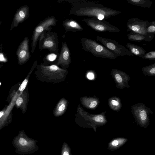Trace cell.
Listing matches in <instances>:
<instances>
[{"instance_id": "6da1fadb", "label": "cell", "mask_w": 155, "mask_h": 155, "mask_svg": "<svg viewBox=\"0 0 155 155\" xmlns=\"http://www.w3.org/2000/svg\"><path fill=\"white\" fill-rule=\"evenodd\" d=\"M78 16L91 17L102 20L116 16L121 12L104 6L102 4L95 2H85L84 6L76 11Z\"/></svg>"}, {"instance_id": "7a4b0ae2", "label": "cell", "mask_w": 155, "mask_h": 155, "mask_svg": "<svg viewBox=\"0 0 155 155\" xmlns=\"http://www.w3.org/2000/svg\"><path fill=\"white\" fill-rule=\"evenodd\" d=\"M37 142V140L28 137L24 131L21 130L14 137L12 144L15 148V153L21 155H26L38 150Z\"/></svg>"}, {"instance_id": "3957f363", "label": "cell", "mask_w": 155, "mask_h": 155, "mask_svg": "<svg viewBox=\"0 0 155 155\" xmlns=\"http://www.w3.org/2000/svg\"><path fill=\"white\" fill-rule=\"evenodd\" d=\"M82 48L98 58L114 59L115 55L105 46L90 38H82L81 39Z\"/></svg>"}, {"instance_id": "277c9868", "label": "cell", "mask_w": 155, "mask_h": 155, "mask_svg": "<svg viewBox=\"0 0 155 155\" xmlns=\"http://www.w3.org/2000/svg\"><path fill=\"white\" fill-rule=\"evenodd\" d=\"M96 40L108 50L113 52L117 57L125 55H134L123 45L116 41L100 36L96 37Z\"/></svg>"}, {"instance_id": "5b68a950", "label": "cell", "mask_w": 155, "mask_h": 155, "mask_svg": "<svg viewBox=\"0 0 155 155\" xmlns=\"http://www.w3.org/2000/svg\"><path fill=\"white\" fill-rule=\"evenodd\" d=\"M56 22L57 20L55 18L52 16L46 18L38 24L35 29L32 38V53L34 51L40 35L43 33L51 29V27L55 26Z\"/></svg>"}, {"instance_id": "8992f818", "label": "cell", "mask_w": 155, "mask_h": 155, "mask_svg": "<svg viewBox=\"0 0 155 155\" xmlns=\"http://www.w3.org/2000/svg\"><path fill=\"white\" fill-rule=\"evenodd\" d=\"M83 20L87 25L97 32L116 33L120 31L117 27L104 20H99L95 18H87Z\"/></svg>"}, {"instance_id": "52a82bcc", "label": "cell", "mask_w": 155, "mask_h": 155, "mask_svg": "<svg viewBox=\"0 0 155 155\" xmlns=\"http://www.w3.org/2000/svg\"><path fill=\"white\" fill-rule=\"evenodd\" d=\"M38 39L41 51L43 49H46L51 52H58V41L56 34L50 35L44 32L40 35Z\"/></svg>"}, {"instance_id": "ba28073f", "label": "cell", "mask_w": 155, "mask_h": 155, "mask_svg": "<svg viewBox=\"0 0 155 155\" xmlns=\"http://www.w3.org/2000/svg\"><path fill=\"white\" fill-rule=\"evenodd\" d=\"M149 22V21L147 20H143L137 18L129 19L126 24L127 31L145 36L151 35L147 34L146 31V28Z\"/></svg>"}, {"instance_id": "9c48e42d", "label": "cell", "mask_w": 155, "mask_h": 155, "mask_svg": "<svg viewBox=\"0 0 155 155\" xmlns=\"http://www.w3.org/2000/svg\"><path fill=\"white\" fill-rule=\"evenodd\" d=\"M41 72L49 79H61L64 77L66 72L56 65L46 66L43 64L39 65Z\"/></svg>"}, {"instance_id": "30bf717a", "label": "cell", "mask_w": 155, "mask_h": 155, "mask_svg": "<svg viewBox=\"0 0 155 155\" xmlns=\"http://www.w3.org/2000/svg\"><path fill=\"white\" fill-rule=\"evenodd\" d=\"M71 61L69 49L65 42L62 43L60 53L56 64L67 66L69 65Z\"/></svg>"}, {"instance_id": "8fae6325", "label": "cell", "mask_w": 155, "mask_h": 155, "mask_svg": "<svg viewBox=\"0 0 155 155\" xmlns=\"http://www.w3.org/2000/svg\"><path fill=\"white\" fill-rule=\"evenodd\" d=\"M19 61L23 63L28 60L30 57L28 48V39L26 37L22 42L17 52Z\"/></svg>"}, {"instance_id": "7c38bea8", "label": "cell", "mask_w": 155, "mask_h": 155, "mask_svg": "<svg viewBox=\"0 0 155 155\" xmlns=\"http://www.w3.org/2000/svg\"><path fill=\"white\" fill-rule=\"evenodd\" d=\"M127 36L128 40L135 42L150 41L153 40L154 37V35L145 36L132 32H130Z\"/></svg>"}, {"instance_id": "4fadbf2b", "label": "cell", "mask_w": 155, "mask_h": 155, "mask_svg": "<svg viewBox=\"0 0 155 155\" xmlns=\"http://www.w3.org/2000/svg\"><path fill=\"white\" fill-rule=\"evenodd\" d=\"M128 139L125 137H118L112 139L109 143L108 149L110 151H114L119 148L125 144Z\"/></svg>"}, {"instance_id": "5bb4252c", "label": "cell", "mask_w": 155, "mask_h": 155, "mask_svg": "<svg viewBox=\"0 0 155 155\" xmlns=\"http://www.w3.org/2000/svg\"><path fill=\"white\" fill-rule=\"evenodd\" d=\"M63 25L66 32L68 31L74 32L83 30L81 26L77 21L73 19L65 20L63 22Z\"/></svg>"}, {"instance_id": "9a60e30c", "label": "cell", "mask_w": 155, "mask_h": 155, "mask_svg": "<svg viewBox=\"0 0 155 155\" xmlns=\"http://www.w3.org/2000/svg\"><path fill=\"white\" fill-rule=\"evenodd\" d=\"M126 46L134 55L142 58L146 54V51L139 46L131 43H127Z\"/></svg>"}, {"instance_id": "2e32d148", "label": "cell", "mask_w": 155, "mask_h": 155, "mask_svg": "<svg viewBox=\"0 0 155 155\" xmlns=\"http://www.w3.org/2000/svg\"><path fill=\"white\" fill-rule=\"evenodd\" d=\"M28 12V8L25 6L21 8L16 15L14 19V25H17L27 17Z\"/></svg>"}, {"instance_id": "e0dca14e", "label": "cell", "mask_w": 155, "mask_h": 155, "mask_svg": "<svg viewBox=\"0 0 155 155\" xmlns=\"http://www.w3.org/2000/svg\"><path fill=\"white\" fill-rule=\"evenodd\" d=\"M67 104V101L64 98H62L57 104L54 112V116H59L62 115L65 111Z\"/></svg>"}, {"instance_id": "ac0fdd59", "label": "cell", "mask_w": 155, "mask_h": 155, "mask_svg": "<svg viewBox=\"0 0 155 155\" xmlns=\"http://www.w3.org/2000/svg\"><path fill=\"white\" fill-rule=\"evenodd\" d=\"M126 1L132 5L144 8H150L153 3L150 0H126Z\"/></svg>"}, {"instance_id": "d6986e66", "label": "cell", "mask_w": 155, "mask_h": 155, "mask_svg": "<svg viewBox=\"0 0 155 155\" xmlns=\"http://www.w3.org/2000/svg\"><path fill=\"white\" fill-rule=\"evenodd\" d=\"M146 31L148 34L155 35V21L150 22L146 28Z\"/></svg>"}, {"instance_id": "ffe728a7", "label": "cell", "mask_w": 155, "mask_h": 155, "mask_svg": "<svg viewBox=\"0 0 155 155\" xmlns=\"http://www.w3.org/2000/svg\"><path fill=\"white\" fill-rule=\"evenodd\" d=\"M61 155H72L70 147L68 144L64 142L63 143L61 151Z\"/></svg>"}, {"instance_id": "44dd1931", "label": "cell", "mask_w": 155, "mask_h": 155, "mask_svg": "<svg viewBox=\"0 0 155 155\" xmlns=\"http://www.w3.org/2000/svg\"><path fill=\"white\" fill-rule=\"evenodd\" d=\"M142 58L150 60H154L155 59V51H152L146 53Z\"/></svg>"}, {"instance_id": "7402d4cb", "label": "cell", "mask_w": 155, "mask_h": 155, "mask_svg": "<svg viewBox=\"0 0 155 155\" xmlns=\"http://www.w3.org/2000/svg\"><path fill=\"white\" fill-rule=\"evenodd\" d=\"M93 120L96 123H103L104 122V117L101 115H99L93 118Z\"/></svg>"}, {"instance_id": "603a6c76", "label": "cell", "mask_w": 155, "mask_h": 155, "mask_svg": "<svg viewBox=\"0 0 155 155\" xmlns=\"http://www.w3.org/2000/svg\"><path fill=\"white\" fill-rule=\"evenodd\" d=\"M28 82V80L27 79L24 80L20 86L19 88V90L21 91H23L26 87Z\"/></svg>"}, {"instance_id": "cb8c5ba5", "label": "cell", "mask_w": 155, "mask_h": 155, "mask_svg": "<svg viewBox=\"0 0 155 155\" xmlns=\"http://www.w3.org/2000/svg\"><path fill=\"white\" fill-rule=\"evenodd\" d=\"M140 115L141 119L142 120H144L146 119L147 115L145 110H142L140 112Z\"/></svg>"}, {"instance_id": "d4e9b609", "label": "cell", "mask_w": 155, "mask_h": 155, "mask_svg": "<svg viewBox=\"0 0 155 155\" xmlns=\"http://www.w3.org/2000/svg\"><path fill=\"white\" fill-rule=\"evenodd\" d=\"M23 98L21 97H19L17 99L16 101V104L17 106H20L23 103Z\"/></svg>"}, {"instance_id": "484cf974", "label": "cell", "mask_w": 155, "mask_h": 155, "mask_svg": "<svg viewBox=\"0 0 155 155\" xmlns=\"http://www.w3.org/2000/svg\"><path fill=\"white\" fill-rule=\"evenodd\" d=\"M97 102L96 101H92L89 105L88 107L91 108H94L97 105Z\"/></svg>"}, {"instance_id": "4316f807", "label": "cell", "mask_w": 155, "mask_h": 155, "mask_svg": "<svg viewBox=\"0 0 155 155\" xmlns=\"http://www.w3.org/2000/svg\"><path fill=\"white\" fill-rule=\"evenodd\" d=\"M115 78L117 81L119 83H120L122 81V78L120 75L118 74L115 75Z\"/></svg>"}, {"instance_id": "83f0119b", "label": "cell", "mask_w": 155, "mask_h": 155, "mask_svg": "<svg viewBox=\"0 0 155 155\" xmlns=\"http://www.w3.org/2000/svg\"><path fill=\"white\" fill-rule=\"evenodd\" d=\"M87 76V78L90 80L93 79L94 78V74L91 72L88 73Z\"/></svg>"}, {"instance_id": "f1b7e54d", "label": "cell", "mask_w": 155, "mask_h": 155, "mask_svg": "<svg viewBox=\"0 0 155 155\" xmlns=\"http://www.w3.org/2000/svg\"><path fill=\"white\" fill-rule=\"evenodd\" d=\"M150 73L151 74H155V67L154 66H152L149 71Z\"/></svg>"}, {"instance_id": "f546056e", "label": "cell", "mask_w": 155, "mask_h": 155, "mask_svg": "<svg viewBox=\"0 0 155 155\" xmlns=\"http://www.w3.org/2000/svg\"><path fill=\"white\" fill-rule=\"evenodd\" d=\"M112 104L114 105L118 106L119 105L118 102L115 100H113L111 101Z\"/></svg>"}, {"instance_id": "4dcf8cb0", "label": "cell", "mask_w": 155, "mask_h": 155, "mask_svg": "<svg viewBox=\"0 0 155 155\" xmlns=\"http://www.w3.org/2000/svg\"><path fill=\"white\" fill-rule=\"evenodd\" d=\"M0 61H5V59L4 57L3 54H0Z\"/></svg>"}, {"instance_id": "1f68e13d", "label": "cell", "mask_w": 155, "mask_h": 155, "mask_svg": "<svg viewBox=\"0 0 155 155\" xmlns=\"http://www.w3.org/2000/svg\"><path fill=\"white\" fill-rule=\"evenodd\" d=\"M4 112L1 111L0 112V118L2 117V116L4 115Z\"/></svg>"}, {"instance_id": "d6a6232c", "label": "cell", "mask_w": 155, "mask_h": 155, "mask_svg": "<svg viewBox=\"0 0 155 155\" xmlns=\"http://www.w3.org/2000/svg\"><path fill=\"white\" fill-rule=\"evenodd\" d=\"M1 84V82H0V85Z\"/></svg>"}]
</instances>
